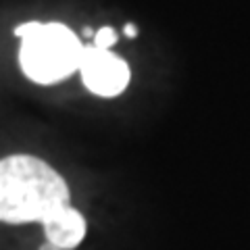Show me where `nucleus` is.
Segmentation results:
<instances>
[{
    "mask_svg": "<svg viewBox=\"0 0 250 250\" xmlns=\"http://www.w3.org/2000/svg\"><path fill=\"white\" fill-rule=\"evenodd\" d=\"M65 207H69V186L48 163L29 154H15L0 161L2 223H44Z\"/></svg>",
    "mask_w": 250,
    "mask_h": 250,
    "instance_id": "f257e3e1",
    "label": "nucleus"
},
{
    "mask_svg": "<svg viewBox=\"0 0 250 250\" xmlns=\"http://www.w3.org/2000/svg\"><path fill=\"white\" fill-rule=\"evenodd\" d=\"M23 44L19 50L21 69L36 83H54L80 69L83 44L61 23H23L15 29Z\"/></svg>",
    "mask_w": 250,
    "mask_h": 250,
    "instance_id": "f03ea898",
    "label": "nucleus"
},
{
    "mask_svg": "<svg viewBox=\"0 0 250 250\" xmlns=\"http://www.w3.org/2000/svg\"><path fill=\"white\" fill-rule=\"evenodd\" d=\"M80 71L85 88L98 96H117L129 83V67L111 50L83 46Z\"/></svg>",
    "mask_w": 250,
    "mask_h": 250,
    "instance_id": "7ed1b4c3",
    "label": "nucleus"
},
{
    "mask_svg": "<svg viewBox=\"0 0 250 250\" xmlns=\"http://www.w3.org/2000/svg\"><path fill=\"white\" fill-rule=\"evenodd\" d=\"M46 242L61 250H71L82 244L85 236V219L73 207H65L44 221Z\"/></svg>",
    "mask_w": 250,
    "mask_h": 250,
    "instance_id": "20e7f679",
    "label": "nucleus"
},
{
    "mask_svg": "<svg viewBox=\"0 0 250 250\" xmlns=\"http://www.w3.org/2000/svg\"><path fill=\"white\" fill-rule=\"evenodd\" d=\"M117 42V34L113 27H100L94 36V48H100V50H108L111 46Z\"/></svg>",
    "mask_w": 250,
    "mask_h": 250,
    "instance_id": "39448f33",
    "label": "nucleus"
},
{
    "mask_svg": "<svg viewBox=\"0 0 250 250\" xmlns=\"http://www.w3.org/2000/svg\"><path fill=\"white\" fill-rule=\"evenodd\" d=\"M123 34L127 36V38H136V36H138V29H136V25H131V23H127V25L123 27Z\"/></svg>",
    "mask_w": 250,
    "mask_h": 250,
    "instance_id": "423d86ee",
    "label": "nucleus"
},
{
    "mask_svg": "<svg viewBox=\"0 0 250 250\" xmlns=\"http://www.w3.org/2000/svg\"><path fill=\"white\" fill-rule=\"evenodd\" d=\"M40 250H61V248H57L54 244H48V242H46V244H42V248Z\"/></svg>",
    "mask_w": 250,
    "mask_h": 250,
    "instance_id": "0eeeda50",
    "label": "nucleus"
}]
</instances>
